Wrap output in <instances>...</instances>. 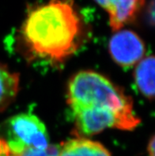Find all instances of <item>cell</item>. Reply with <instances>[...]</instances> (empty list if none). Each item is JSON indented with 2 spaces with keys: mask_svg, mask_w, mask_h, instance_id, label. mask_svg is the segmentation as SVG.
I'll return each instance as SVG.
<instances>
[{
  "mask_svg": "<svg viewBox=\"0 0 155 156\" xmlns=\"http://www.w3.org/2000/svg\"><path fill=\"white\" fill-rule=\"evenodd\" d=\"M67 103L78 136L98 134L107 129L132 131L140 119L124 90L93 71H81L69 80Z\"/></svg>",
  "mask_w": 155,
  "mask_h": 156,
  "instance_id": "cell-1",
  "label": "cell"
},
{
  "mask_svg": "<svg viewBox=\"0 0 155 156\" xmlns=\"http://www.w3.org/2000/svg\"><path fill=\"white\" fill-rule=\"evenodd\" d=\"M86 37V25L73 0H49L28 12L18 41L28 60L59 65L79 51Z\"/></svg>",
  "mask_w": 155,
  "mask_h": 156,
  "instance_id": "cell-2",
  "label": "cell"
},
{
  "mask_svg": "<svg viewBox=\"0 0 155 156\" xmlns=\"http://www.w3.org/2000/svg\"><path fill=\"white\" fill-rule=\"evenodd\" d=\"M4 132L12 154H18L30 147L46 149L49 146L47 129L35 115L20 113L13 116L5 124Z\"/></svg>",
  "mask_w": 155,
  "mask_h": 156,
  "instance_id": "cell-3",
  "label": "cell"
},
{
  "mask_svg": "<svg viewBox=\"0 0 155 156\" xmlns=\"http://www.w3.org/2000/svg\"><path fill=\"white\" fill-rule=\"evenodd\" d=\"M109 52L113 60L123 67H130L143 58L145 44L132 30H119L109 41Z\"/></svg>",
  "mask_w": 155,
  "mask_h": 156,
  "instance_id": "cell-4",
  "label": "cell"
},
{
  "mask_svg": "<svg viewBox=\"0 0 155 156\" xmlns=\"http://www.w3.org/2000/svg\"><path fill=\"white\" fill-rule=\"evenodd\" d=\"M108 13L110 27L119 31L124 25L136 18L145 0H94Z\"/></svg>",
  "mask_w": 155,
  "mask_h": 156,
  "instance_id": "cell-5",
  "label": "cell"
},
{
  "mask_svg": "<svg viewBox=\"0 0 155 156\" xmlns=\"http://www.w3.org/2000/svg\"><path fill=\"white\" fill-rule=\"evenodd\" d=\"M58 156H112L101 144L84 137L69 140L61 145Z\"/></svg>",
  "mask_w": 155,
  "mask_h": 156,
  "instance_id": "cell-6",
  "label": "cell"
},
{
  "mask_svg": "<svg viewBox=\"0 0 155 156\" xmlns=\"http://www.w3.org/2000/svg\"><path fill=\"white\" fill-rule=\"evenodd\" d=\"M154 63L153 55H147L138 63L134 72L138 90L149 100L154 97Z\"/></svg>",
  "mask_w": 155,
  "mask_h": 156,
  "instance_id": "cell-7",
  "label": "cell"
},
{
  "mask_svg": "<svg viewBox=\"0 0 155 156\" xmlns=\"http://www.w3.org/2000/svg\"><path fill=\"white\" fill-rule=\"evenodd\" d=\"M19 75L0 62V112L14 101L19 90Z\"/></svg>",
  "mask_w": 155,
  "mask_h": 156,
  "instance_id": "cell-8",
  "label": "cell"
},
{
  "mask_svg": "<svg viewBox=\"0 0 155 156\" xmlns=\"http://www.w3.org/2000/svg\"><path fill=\"white\" fill-rule=\"evenodd\" d=\"M59 147L49 145L46 149H37L30 147L18 154H12V156H58Z\"/></svg>",
  "mask_w": 155,
  "mask_h": 156,
  "instance_id": "cell-9",
  "label": "cell"
},
{
  "mask_svg": "<svg viewBox=\"0 0 155 156\" xmlns=\"http://www.w3.org/2000/svg\"><path fill=\"white\" fill-rule=\"evenodd\" d=\"M0 156H12V153L6 140L1 137H0Z\"/></svg>",
  "mask_w": 155,
  "mask_h": 156,
  "instance_id": "cell-10",
  "label": "cell"
},
{
  "mask_svg": "<svg viewBox=\"0 0 155 156\" xmlns=\"http://www.w3.org/2000/svg\"><path fill=\"white\" fill-rule=\"evenodd\" d=\"M155 139L154 136H152L150 138L149 141V144H148V147H147V151H148V154L149 156H154V146H155Z\"/></svg>",
  "mask_w": 155,
  "mask_h": 156,
  "instance_id": "cell-11",
  "label": "cell"
}]
</instances>
